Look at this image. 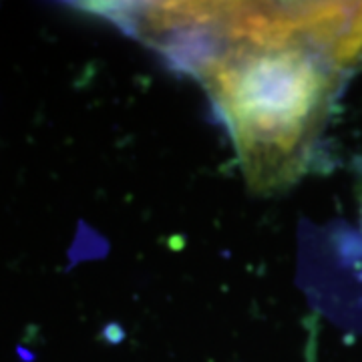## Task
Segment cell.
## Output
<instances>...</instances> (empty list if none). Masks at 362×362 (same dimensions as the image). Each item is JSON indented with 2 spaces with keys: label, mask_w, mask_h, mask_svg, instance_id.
Returning <instances> with one entry per match:
<instances>
[{
  "label": "cell",
  "mask_w": 362,
  "mask_h": 362,
  "mask_svg": "<svg viewBox=\"0 0 362 362\" xmlns=\"http://www.w3.org/2000/svg\"><path fill=\"white\" fill-rule=\"evenodd\" d=\"M226 123L246 183L262 195L294 185L310 165L344 75L300 49L238 47L187 69Z\"/></svg>",
  "instance_id": "cell-1"
},
{
  "label": "cell",
  "mask_w": 362,
  "mask_h": 362,
  "mask_svg": "<svg viewBox=\"0 0 362 362\" xmlns=\"http://www.w3.org/2000/svg\"><path fill=\"white\" fill-rule=\"evenodd\" d=\"M361 220H362V204H361Z\"/></svg>",
  "instance_id": "cell-2"
}]
</instances>
